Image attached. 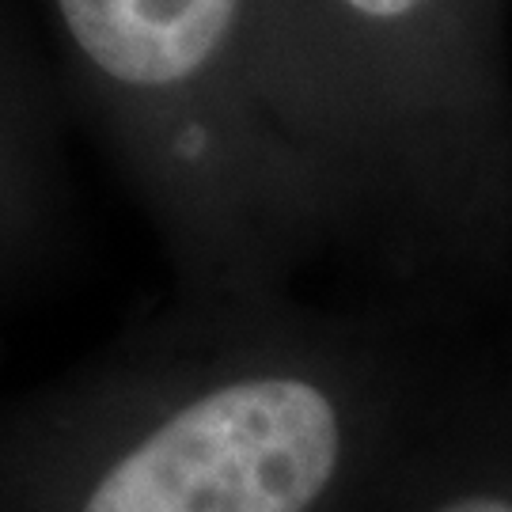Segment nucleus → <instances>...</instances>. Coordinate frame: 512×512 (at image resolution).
Listing matches in <instances>:
<instances>
[{
	"instance_id": "1",
	"label": "nucleus",
	"mask_w": 512,
	"mask_h": 512,
	"mask_svg": "<svg viewBox=\"0 0 512 512\" xmlns=\"http://www.w3.org/2000/svg\"><path fill=\"white\" fill-rule=\"evenodd\" d=\"M440 395L365 319L175 304L0 429V512H368Z\"/></svg>"
},
{
	"instance_id": "2",
	"label": "nucleus",
	"mask_w": 512,
	"mask_h": 512,
	"mask_svg": "<svg viewBox=\"0 0 512 512\" xmlns=\"http://www.w3.org/2000/svg\"><path fill=\"white\" fill-rule=\"evenodd\" d=\"M46 12L179 304L285 296L315 251L349 239L270 95L251 0H46Z\"/></svg>"
},
{
	"instance_id": "3",
	"label": "nucleus",
	"mask_w": 512,
	"mask_h": 512,
	"mask_svg": "<svg viewBox=\"0 0 512 512\" xmlns=\"http://www.w3.org/2000/svg\"><path fill=\"white\" fill-rule=\"evenodd\" d=\"M357 164V243L418 285L512 247L501 0H327Z\"/></svg>"
},
{
	"instance_id": "4",
	"label": "nucleus",
	"mask_w": 512,
	"mask_h": 512,
	"mask_svg": "<svg viewBox=\"0 0 512 512\" xmlns=\"http://www.w3.org/2000/svg\"><path fill=\"white\" fill-rule=\"evenodd\" d=\"M368 512H512V384L444 387Z\"/></svg>"
},
{
	"instance_id": "5",
	"label": "nucleus",
	"mask_w": 512,
	"mask_h": 512,
	"mask_svg": "<svg viewBox=\"0 0 512 512\" xmlns=\"http://www.w3.org/2000/svg\"><path fill=\"white\" fill-rule=\"evenodd\" d=\"M262 65L277 110L311 164L323 171L357 243V164L346 88L334 54L327 0H251Z\"/></svg>"
},
{
	"instance_id": "6",
	"label": "nucleus",
	"mask_w": 512,
	"mask_h": 512,
	"mask_svg": "<svg viewBox=\"0 0 512 512\" xmlns=\"http://www.w3.org/2000/svg\"><path fill=\"white\" fill-rule=\"evenodd\" d=\"M54 205V126L31 61L0 31V274L27 262Z\"/></svg>"
}]
</instances>
